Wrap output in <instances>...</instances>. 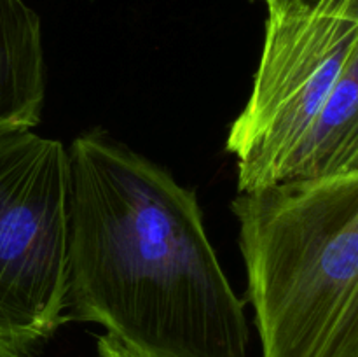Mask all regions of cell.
I'll use <instances>...</instances> for the list:
<instances>
[{"label":"cell","mask_w":358,"mask_h":357,"mask_svg":"<svg viewBox=\"0 0 358 357\" xmlns=\"http://www.w3.org/2000/svg\"><path fill=\"white\" fill-rule=\"evenodd\" d=\"M96 357H147L142 354L135 352L129 346H126L124 343L119 342L117 338L110 335H101L98 336L96 342Z\"/></svg>","instance_id":"8992f818"},{"label":"cell","mask_w":358,"mask_h":357,"mask_svg":"<svg viewBox=\"0 0 358 357\" xmlns=\"http://www.w3.org/2000/svg\"><path fill=\"white\" fill-rule=\"evenodd\" d=\"M262 357H358V174L234 198Z\"/></svg>","instance_id":"7a4b0ae2"},{"label":"cell","mask_w":358,"mask_h":357,"mask_svg":"<svg viewBox=\"0 0 358 357\" xmlns=\"http://www.w3.org/2000/svg\"><path fill=\"white\" fill-rule=\"evenodd\" d=\"M268 10L254 90L227 133L238 191L358 174V0Z\"/></svg>","instance_id":"3957f363"},{"label":"cell","mask_w":358,"mask_h":357,"mask_svg":"<svg viewBox=\"0 0 358 357\" xmlns=\"http://www.w3.org/2000/svg\"><path fill=\"white\" fill-rule=\"evenodd\" d=\"M268 4V9H280V7H290V6H303V7H313L318 4L325 2V0H264Z\"/></svg>","instance_id":"52a82bcc"},{"label":"cell","mask_w":358,"mask_h":357,"mask_svg":"<svg viewBox=\"0 0 358 357\" xmlns=\"http://www.w3.org/2000/svg\"><path fill=\"white\" fill-rule=\"evenodd\" d=\"M70 160L59 140L0 133V357H37L69 315Z\"/></svg>","instance_id":"277c9868"},{"label":"cell","mask_w":358,"mask_h":357,"mask_svg":"<svg viewBox=\"0 0 358 357\" xmlns=\"http://www.w3.org/2000/svg\"><path fill=\"white\" fill-rule=\"evenodd\" d=\"M69 160V318L147 357H248L243 301L194 191L101 132L77 136Z\"/></svg>","instance_id":"6da1fadb"},{"label":"cell","mask_w":358,"mask_h":357,"mask_svg":"<svg viewBox=\"0 0 358 357\" xmlns=\"http://www.w3.org/2000/svg\"><path fill=\"white\" fill-rule=\"evenodd\" d=\"M44 94L41 20L23 0H0V133L37 126Z\"/></svg>","instance_id":"5b68a950"}]
</instances>
